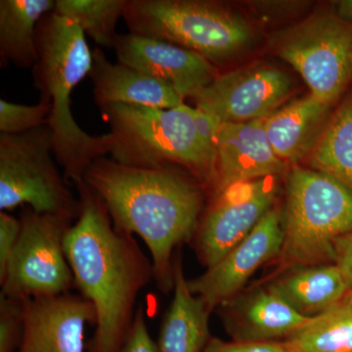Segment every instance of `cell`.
Wrapping results in <instances>:
<instances>
[{
	"instance_id": "cell-1",
	"label": "cell",
	"mask_w": 352,
	"mask_h": 352,
	"mask_svg": "<svg viewBox=\"0 0 352 352\" xmlns=\"http://www.w3.org/2000/svg\"><path fill=\"white\" fill-rule=\"evenodd\" d=\"M83 182L101 199L116 228L147 245L157 289H173V252L195 235L204 185L177 166L135 168L106 157L90 164Z\"/></svg>"
},
{
	"instance_id": "cell-2",
	"label": "cell",
	"mask_w": 352,
	"mask_h": 352,
	"mask_svg": "<svg viewBox=\"0 0 352 352\" xmlns=\"http://www.w3.org/2000/svg\"><path fill=\"white\" fill-rule=\"evenodd\" d=\"M76 188L80 214L64 245L75 287L96 311L89 352H119L139 293L154 281V268L133 235L113 226L101 199L85 182Z\"/></svg>"
},
{
	"instance_id": "cell-3",
	"label": "cell",
	"mask_w": 352,
	"mask_h": 352,
	"mask_svg": "<svg viewBox=\"0 0 352 352\" xmlns=\"http://www.w3.org/2000/svg\"><path fill=\"white\" fill-rule=\"evenodd\" d=\"M38 60L32 68L41 101L50 104L47 126L52 133L55 159L69 185L80 186L88 166L110 154V134L90 135L76 124L71 94L92 68V51L85 32L54 11L44 16L36 30Z\"/></svg>"
},
{
	"instance_id": "cell-4",
	"label": "cell",
	"mask_w": 352,
	"mask_h": 352,
	"mask_svg": "<svg viewBox=\"0 0 352 352\" xmlns=\"http://www.w3.org/2000/svg\"><path fill=\"white\" fill-rule=\"evenodd\" d=\"M101 112L113 161L142 168L183 166L212 186L219 124L210 115L185 103L171 109L116 104Z\"/></svg>"
},
{
	"instance_id": "cell-5",
	"label": "cell",
	"mask_w": 352,
	"mask_h": 352,
	"mask_svg": "<svg viewBox=\"0 0 352 352\" xmlns=\"http://www.w3.org/2000/svg\"><path fill=\"white\" fill-rule=\"evenodd\" d=\"M282 270L335 263L336 242L352 233V191L316 170L293 168L281 212Z\"/></svg>"
},
{
	"instance_id": "cell-6",
	"label": "cell",
	"mask_w": 352,
	"mask_h": 352,
	"mask_svg": "<svg viewBox=\"0 0 352 352\" xmlns=\"http://www.w3.org/2000/svg\"><path fill=\"white\" fill-rule=\"evenodd\" d=\"M124 19L132 34L170 41L210 63H221L251 43V27L215 2L127 0Z\"/></svg>"
},
{
	"instance_id": "cell-7",
	"label": "cell",
	"mask_w": 352,
	"mask_h": 352,
	"mask_svg": "<svg viewBox=\"0 0 352 352\" xmlns=\"http://www.w3.org/2000/svg\"><path fill=\"white\" fill-rule=\"evenodd\" d=\"M52 133L44 126L22 134H0V210L28 206L41 214L78 219L80 200L55 164Z\"/></svg>"
},
{
	"instance_id": "cell-8",
	"label": "cell",
	"mask_w": 352,
	"mask_h": 352,
	"mask_svg": "<svg viewBox=\"0 0 352 352\" xmlns=\"http://www.w3.org/2000/svg\"><path fill=\"white\" fill-rule=\"evenodd\" d=\"M20 219L19 240L0 278V295L25 300L69 293L75 279L64 243L76 219L24 207Z\"/></svg>"
},
{
	"instance_id": "cell-9",
	"label": "cell",
	"mask_w": 352,
	"mask_h": 352,
	"mask_svg": "<svg viewBox=\"0 0 352 352\" xmlns=\"http://www.w3.org/2000/svg\"><path fill=\"white\" fill-rule=\"evenodd\" d=\"M276 52L302 76L310 94L331 106L352 78V25L316 14L285 32Z\"/></svg>"
},
{
	"instance_id": "cell-10",
	"label": "cell",
	"mask_w": 352,
	"mask_h": 352,
	"mask_svg": "<svg viewBox=\"0 0 352 352\" xmlns=\"http://www.w3.org/2000/svg\"><path fill=\"white\" fill-rule=\"evenodd\" d=\"M276 194L275 176L234 183L214 194L192 239L201 264L212 267L242 242L270 212Z\"/></svg>"
},
{
	"instance_id": "cell-11",
	"label": "cell",
	"mask_w": 352,
	"mask_h": 352,
	"mask_svg": "<svg viewBox=\"0 0 352 352\" xmlns=\"http://www.w3.org/2000/svg\"><path fill=\"white\" fill-rule=\"evenodd\" d=\"M291 88L284 72L256 65L217 76L193 100L219 124L247 122L270 116L289 96Z\"/></svg>"
},
{
	"instance_id": "cell-12",
	"label": "cell",
	"mask_w": 352,
	"mask_h": 352,
	"mask_svg": "<svg viewBox=\"0 0 352 352\" xmlns=\"http://www.w3.org/2000/svg\"><path fill=\"white\" fill-rule=\"evenodd\" d=\"M283 245L281 214L271 208L247 237L203 274L188 280L210 310L237 296L261 266L277 258Z\"/></svg>"
},
{
	"instance_id": "cell-13",
	"label": "cell",
	"mask_w": 352,
	"mask_h": 352,
	"mask_svg": "<svg viewBox=\"0 0 352 352\" xmlns=\"http://www.w3.org/2000/svg\"><path fill=\"white\" fill-rule=\"evenodd\" d=\"M113 48L119 63L168 83L184 99H193L219 76L206 58L164 39L119 34Z\"/></svg>"
},
{
	"instance_id": "cell-14",
	"label": "cell",
	"mask_w": 352,
	"mask_h": 352,
	"mask_svg": "<svg viewBox=\"0 0 352 352\" xmlns=\"http://www.w3.org/2000/svg\"><path fill=\"white\" fill-rule=\"evenodd\" d=\"M89 323H96V311L82 295L25 300L24 335L17 352H85Z\"/></svg>"
},
{
	"instance_id": "cell-15",
	"label": "cell",
	"mask_w": 352,
	"mask_h": 352,
	"mask_svg": "<svg viewBox=\"0 0 352 352\" xmlns=\"http://www.w3.org/2000/svg\"><path fill=\"white\" fill-rule=\"evenodd\" d=\"M286 163L271 147L264 119L219 124L212 193L234 183L276 176Z\"/></svg>"
},
{
	"instance_id": "cell-16",
	"label": "cell",
	"mask_w": 352,
	"mask_h": 352,
	"mask_svg": "<svg viewBox=\"0 0 352 352\" xmlns=\"http://www.w3.org/2000/svg\"><path fill=\"white\" fill-rule=\"evenodd\" d=\"M222 307V318L236 342H274L289 337L311 318L294 309L270 286L235 296Z\"/></svg>"
},
{
	"instance_id": "cell-17",
	"label": "cell",
	"mask_w": 352,
	"mask_h": 352,
	"mask_svg": "<svg viewBox=\"0 0 352 352\" xmlns=\"http://www.w3.org/2000/svg\"><path fill=\"white\" fill-rule=\"evenodd\" d=\"M89 76L98 107L116 104L171 109L184 104L175 87L126 65L111 63L100 48L92 51Z\"/></svg>"
},
{
	"instance_id": "cell-18",
	"label": "cell",
	"mask_w": 352,
	"mask_h": 352,
	"mask_svg": "<svg viewBox=\"0 0 352 352\" xmlns=\"http://www.w3.org/2000/svg\"><path fill=\"white\" fill-rule=\"evenodd\" d=\"M173 302L162 322L157 352H203L212 339V310L190 289L180 252L173 258Z\"/></svg>"
},
{
	"instance_id": "cell-19",
	"label": "cell",
	"mask_w": 352,
	"mask_h": 352,
	"mask_svg": "<svg viewBox=\"0 0 352 352\" xmlns=\"http://www.w3.org/2000/svg\"><path fill=\"white\" fill-rule=\"evenodd\" d=\"M270 287L307 318L325 314L351 291L336 263L294 268Z\"/></svg>"
},
{
	"instance_id": "cell-20",
	"label": "cell",
	"mask_w": 352,
	"mask_h": 352,
	"mask_svg": "<svg viewBox=\"0 0 352 352\" xmlns=\"http://www.w3.org/2000/svg\"><path fill=\"white\" fill-rule=\"evenodd\" d=\"M330 105L314 95L298 99L264 119L273 151L287 162H296L316 143V135Z\"/></svg>"
},
{
	"instance_id": "cell-21",
	"label": "cell",
	"mask_w": 352,
	"mask_h": 352,
	"mask_svg": "<svg viewBox=\"0 0 352 352\" xmlns=\"http://www.w3.org/2000/svg\"><path fill=\"white\" fill-rule=\"evenodd\" d=\"M53 0L0 1V56L1 61L21 69L38 63L36 30L44 16L55 10Z\"/></svg>"
},
{
	"instance_id": "cell-22",
	"label": "cell",
	"mask_w": 352,
	"mask_h": 352,
	"mask_svg": "<svg viewBox=\"0 0 352 352\" xmlns=\"http://www.w3.org/2000/svg\"><path fill=\"white\" fill-rule=\"evenodd\" d=\"M289 352H352V293L285 340Z\"/></svg>"
},
{
	"instance_id": "cell-23",
	"label": "cell",
	"mask_w": 352,
	"mask_h": 352,
	"mask_svg": "<svg viewBox=\"0 0 352 352\" xmlns=\"http://www.w3.org/2000/svg\"><path fill=\"white\" fill-rule=\"evenodd\" d=\"M311 164L314 170L332 176L352 191V94L317 139Z\"/></svg>"
},
{
	"instance_id": "cell-24",
	"label": "cell",
	"mask_w": 352,
	"mask_h": 352,
	"mask_svg": "<svg viewBox=\"0 0 352 352\" xmlns=\"http://www.w3.org/2000/svg\"><path fill=\"white\" fill-rule=\"evenodd\" d=\"M126 4L127 0H57L54 12L75 23L99 45L113 48Z\"/></svg>"
},
{
	"instance_id": "cell-25",
	"label": "cell",
	"mask_w": 352,
	"mask_h": 352,
	"mask_svg": "<svg viewBox=\"0 0 352 352\" xmlns=\"http://www.w3.org/2000/svg\"><path fill=\"white\" fill-rule=\"evenodd\" d=\"M51 107L50 104L39 101L36 105L16 104L0 100V132L15 135L47 126Z\"/></svg>"
},
{
	"instance_id": "cell-26",
	"label": "cell",
	"mask_w": 352,
	"mask_h": 352,
	"mask_svg": "<svg viewBox=\"0 0 352 352\" xmlns=\"http://www.w3.org/2000/svg\"><path fill=\"white\" fill-rule=\"evenodd\" d=\"M25 300L0 295V352H17L24 335Z\"/></svg>"
},
{
	"instance_id": "cell-27",
	"label": "cell",
	"mask_w": 352,
	"mask_h": 352,
	"mask_svg": "<svg viewBox=\"0 0 352 352\" xmlns=\"http://www.w3.org/2000/svg\"><path fill=\"white\" fill-rule=\"evenodd\" d=\"M119 352H157V342L153 340L148 331L142 305L136 308L132 327Z\"/></svg>"
},
{
	"instance_id": "cell-28",
	"label": "cell",
	"mask_w": 352,
	"mask_h": 352,
	"mask_svg": "<svg viewBox=\"0 0 352 352\" xmlns=\"http://www.w3.org/2000/svg\"><path fill=\"white\" fill-rule=\"evenodd\" d=\"M21 228L20 219L7 212H0V278L6 273L7 264L19 240Z\"/></svg>"
},
{
	"instance_id": "cell-29",
	"label": "cell",
	"mask_w": 352,
	"mask_h": 352,
	"mask_svg": "<svg viewBox=\"0 0 352 352\" xmlns=\"http://www.w3.org/2000/svg\"><path fill=\"white\" fill-rule=\"evenodd\" d=\"M203 352H289L285 342H223L212 338Z\"/></svg>"
},
{
	"instance_id": "cell-30",
	"label": "cell",
	"mask_w": 352,
	"mask_h": 352,
	"mask_svg": "<svg viewBox=\"0 0 352 352\" xmlns=\"http://www.w3.org/2000/svg\"><path fill=\"white\" fill-rule=\"evenodd\" d=\"M335 263L342 270L349 288L352 291V233L336 242Z\"/></svg>"
},
{
	"instance_id": "cell-31",
	"label": "cell",
	"mask_w": 352,
	"mask_h": 352,
	"mask_svg": "<svg viewBox=\"0 0 352 352\" xmlns=\"http://www.w3.org/2000/svg\"><path fill=\"white\" fill-rule=\"evenodd\" d=\"M340 14L346 19L352 20V0H344L339 2Z\"/></svg>"
},
{
	"instance_id": "cell-32",
	"label": "cell",
	"mask_w": 352,
	"mask_h": 352,
	"mask_svg": "<svg viewBox=\"0 0 352 352\" xmlns=\"http://www.w3.org/2000/svg\"><path fill=\"white\" fill-rule=\"evenodd\" d=\"M351 293H352V291H351Z\"/></svg>"
}]
</instances>
